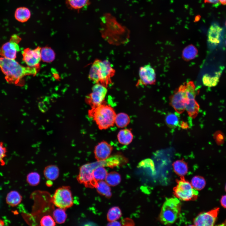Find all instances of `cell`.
Returning a JSON list of instances; mask_svg holds the SVG:
<instances>
[{"label": "cell", "mask_w": 226, "mask_h": 226, "mask_svg": "<svg viewBox=\"0 0 226 226\" xmlns=\"http://www.w3.org/2000/svg\"><path fill=\"white\" fill-rule=\"evenodd\" d=\"M205 3L211 4H217L219 2V0H204Z\"/></svg>", "instance_id": "cell-42"}, {"label": "cell", "mask_w": 226, "mask_h": 226, "mask_svg": "<svg viewBox=\"0 0 226 226\" xmlns=\"http://www.w3.org/2000/svg\"><path fill=\"white\" fill-rule=\"evenodd\" d=\"M191 184L193 187L197 190L202 189L206 185L204 178L200 176H195L192 179Z\"/></svg>", "instance_id": "cell-33"}, {"label": "cell", "mask_w": 226, "mask_h": 226, "mask_svg": "<svg viewBox=\"0 0 226 226\" xmlns=\"http://www.w3.org/2000/svg\"><path fill=\"white\" fill-rule=\"evenodd\" d=\"M124 221H123L122 223H123L124 224H125V225H128L129 224V225H132L131 224H132L133 225V224H134L133 221L131 220V219L127 218V219H125L123 220Z\"/></svg>", "instance_id": "cell-40"}, {"label": "cell", "mask_w": 226, "mask_h": 226, "mask_svg": "<svg viewBox=\"0 0 226 226\" xmlns=\"http://www.w3.org/2000/svg\"><path fill=\"white\" fill-rule=\"evenodd\" d=\"M107 174L106 170L103 166H99L94 170L93 176L94 179L98 182L105 179Z\"/></svg>", "instance_id": "cell-32"}, {"label": "cell", "mask_w": 226, "mask_h": 226, "mask_svg": "<svg viewBox=\"0 0 226 226\" xmlns=\"http://www.w3.org/2000/svg\"><path fill=\"white\" fill-rule=\"evenodd\" d=\"M225 191H226V186H225Z\"/></svg>", "instance_id": "cell-46"}, {"label": "cell", "mask_w": 226, "mask_h": 226, "mask_svg": "<svg viewBox=\"0 0 226 226\" xmlns=\"http://www.w3.org/2000/svg\"><path fill=\"white\" fill-rule=\"evenodd\" d=\"M115 72L108 60L96 59L90 67L88 78L95 83L107 88L112 83L111 78Z\"/></svg>", "instance_id": "cell-3"}, {"label": "cell", "mask_w": 226, "mask_h": 226, "mask_svg": "<svg viewBox=\"0 0 226 226\" xmlns=\"http://www.w3.org/2000/svg\"><path fill=\"white\" fill-rule=\"evenodd\" d=\"M138 167L143 168H149L153 173L155 171L153 162L150 159H145L141 161L138 164Z\"/></svg>", "instance_id": "cell-35"}, {"label": "cell", "mask_w": 226, "mask_h": 226, "mask_svg": "<svg viewBox=\"0 0 226 226\" xmlns=\"http://www.w3.org/2000/svg\"><path fill=\"white\" fill-rule=\"evenodd\" d=\"M117 137L118 141L120 143L127 145L132 142L133 136L131 130L124 129L121 130L118 132Z\"/></svg>", "instance_id": "cell-16"}, {"label": "cell", "mask_w": 226, "mask_h": 226, "mask_svg": "<svg viewBox=\"0 0 226 226\" xmlns=\"http://www.w3.org/2000/svg\"><path fill=\"white\" fill-rule=\"evenodd\" d=\"M219 2L222 5H226V0H219Z\"/></svg>", "instance_id": "cell-44"}, {"label": "cell", "mask_w": 226, "mask_h": 226, "mask_svg": "<svg viewBox=\"0 0 226 226\" xmlns=\"http://www.w3.org/2000/svg\"><path fill=\"white\" fill-rule=\"evenodd\" d=\"M31 15V13L30 9L24 7L17 8L14 13L15 19L21 23L27 22L30 18Z\"/></svg>", "instance_id": "cell-17"}, {"label": "cell", "mask_w": 226, "mask_h": 226, "mask_svg": "<svg viewBox=\"0 0 226 226\" xmlns=\"http://www.w3.org/2000/svg\"><path fill=\"white\" fill-rule=\"evenodd\" d=\"M65 209L58 208L53 213V217L56 222L58 224L64 223L67 218V215Z\"/></svg>", "instance_id": "cell-30"}, {"label": "cell", "mask_w": 226, "mask_h": 226, "mask_svg": "<svg viewBox=\"0 0 226 226\" xmlns=\"http://www.w3.org/2000/svg\"><path fill=\"white\" fill-rule=\"evenodd\" d=\"M40 55L41 60L47 63L52 62L55 58L54 51L48 46H45L41 48Z\"/></svg>", "instance_id": "cell-24"}, {"label": "cell", "mask_w": 226, "mask_h": 226, "mask_svg": "<svg viewBox=\"0 0 226 226\" xmlns=\"http://www.w3.org/2000/svg\"><path fill=\"white\" fill-rule=\"evenodd\" d=\"M52 201L58 208L66 209L73 205V198L70 188L62 186L57 189L53 195Z\"/></svg>", "instance_id": "cell-8"}, {"label": "cell", "mask_w": 226, "mask_h": 226, "mask_svg": "<svg viewBox=\"0 0 226 226\" xmlns=\"http://www.w3.org/2000/svg\"><path fill=\"white\" fill-rule=\"evenodd\" d=\"M105 166L113 168L125 163L127 160L123 156L120 155H115L110 156L105 160Z\"/></svg>", "instance_id": "cell-23"}, {"label": "cell", "mask_w": 226, "mask_h": 226, "mask_svg": "<svg viewBox=\"0 0 226 226\" xmlns=\"http://www.w3.org/2000/svg\"><path fill=\"white\" fill-rule=\"evenodd\" d=\"M104 102L88 111L89 116L94 121L99 128L105 130L113 126L116 114L110 106Z\"/></svg>", "instance_id": "cell-4"}, {"label": "cell", "mask_w": 226, "mask_h": 226, "mask_svg": "<svg viewBox=\"0 0 226 226\" xmlns=\"http://www.w3.org/2000/svg\"><path fill=\"white\" fill-rule=\"evenodd\" d=\"M97 191L100 194L104 196L107 198L110 197L111 196L110 188L109 185L103 180L99 181L95 187Z\"/></svg>", "instance_id": "cell-27"}, {"label": "cell", "mask_w": 226, "mask_h": 226, "mask_svg": "<svg viewBox=\"0 0 226 226\" xmlns=\"http://www.w3.org/2000/svg\"><path fill=\"white\" fill-rule=\"evenodd\" d=\"M5 225V223L4 221L0 219V226H4Z\"/></svg>", "instance_id": "cell-45"}, {"label": "cell", "mask_w": 226, "mask_h": 226, "mask_svg": "<svg viewBox=\"0 0 226 226\" xmlns=\"http://www.w3.org/2000/svg\"><path fill=\"white\" fill-rule=\"evenodd\" d=\"M221 75V72H218L214 76H211L206 74L202 78V82L204 85L212 87L215 86L219 82V78Z\"/></svg>", "instance_id": "cell-25"}, {"label": "cell", "mask_w": 226, "mask_h": 226, "mask_svg": "<svg viewBox=\"0 0 226 226\" xmlns=\"http://www.w3.org/2000/svg\"><path fill=\"white\" fill-rule=\"evenodd\" d=\"M44 174L48 180H54L58 177L59 170L58 168L55 165H50L46 166L44 170Z\"/></svg>", "instance_id": "cell-22"}, {"label": "cell", "mask_w": 226, "mask_h": 226, "mask_svg": "<svg viewBox=\"0 0 226 226\" xmlns=\"http://www.w3.org/2000/svg\"><path fill=\"white\" fill-rule=\"evenodd\" d=\"M7 150L3 142H0V162L4 163L3 159L6 156Z\"/></svg>", "instance_id": "cell-37"}, {"label": "cell", "mask_w": 226, "mask_h": 226, "mask_svg": "<svg viewBox=\"0 0 226 226\" xmlns=\"http://www.w3.org/2000/svg\"><path fill=\"white\" fill-rule=\"evenodd\" d=\"M139 79L136 85H152L156 82V75L153 68L149 65L141 67L139 71Z\"/></svg>", "instance_id": "cell-10"}, {"label": "cell", "mask_w": 226, "mask_h": 226, "mask_svg": "<svg viewBox=\"0 0 226 226\" xmlns=\"http://www.w3.org/2000/svg\"><path fill=\"white\" fill-rule=\"evenodd\" d=\"M129 116L124 113H120L116 115L115 123L119 128H123L126 127L130 122Z\"/></svg>", "instance_id": "cell-26"}, {"label": "cell", "mask_w": 226, "mask_h": 226, "mask_svg": "<svg viewBox=\"0 0 226 226\" xmlns=\"http://www.w3.org/2000/svg\"><path fill=\"white\" fill-rule=\"evenodd\" d=\"M178 114L176 113H169L166 116L165 123L169 127L174 128L177 126L179 123V117Z\"/></svg>", "instance_id": "cell-28"}, {"label": "cell", "mask_w": 226, "mask_h": 226, "mask_svg": "<svg viewBox=\"0 0 226 226\" xmlns=\"http://www.w3.org/2000/svg\"><path fill=\"white\" fill-rule=\"evenodd\" d=\"M219 210V208H216L209 211L199 214L193 220L194 225H214L217 218Z\"/></svg>", "instance_id": "cell-11"}, {"label": "cell", "mask_w": 226, "mask_h": 226, "mask_svg": "<svg viewBox=\"0 0 226 226\" xmlns=\"http://www.w3.org/2000/svg\"><path fill=\"white\" fill-rule=\"evenodd\" d=\"M181 203L177 198L167 199L161 207L159 219L165 225L174 223L178 218L180 211Z\"/></svg>", "instance_id": "cell-5"}, {"label": "cell", "mask_w": 226, "mask_h": 226, "mask_svg": "<svg viewBox=\"0 0 226 226\" xmlns=\"http://www.w3.org/2000/svg\"><path fill=\"white\" fill-rule=\"evenodd\" d=\"M107 92V88L100 83H95L91 92L86 96V101L91 108L98 106L104 102Z\"/></svg>", "instance_id": "cell-9"}, {"label": "cell", "mask_w": 226, "mask_h": 226, "mask_svg": "<svg viewBox=\"0 0 226 226\" xmlns=\"http://www.w3.org/2000/svg\"><path fill=\"white\" fill-rule=\"evenodd\" d=\"M40 224L42 226H54L56 224L54 218L49 215L43 216L40 220Z\"/></svg>", "instance_id": "cell-36"}, {"label": "cell", "mask_w": 226, "mask_h": 226, "mask_svg": "<svg viewBox=\"0 0 226 226\" xmlns=\"http://www.w3.org/2000/svg\"><path fill=\"white\" fill-rule=\"evenodd\" d=\"M198 54V50L193 45H189L185 47L182 52V56L183 60L188 61L194 59Z\"/></svg>", "instance_id": "cell-21"}, {"label": "cell", "mask_w": 226, "mask_h": 226, "mask_svg": "<svg viewBox=\"0 0 226 226\" xmlns=\"http://www.w3.org/2000/svg\"><path fill=\"white\" fill-rule=\"evenodd\" d=\"M18 44L10 40L5 43L0 48V55L6 58L15 60L19 50Z\"/></svg>", "instance_id": "cell-14"}, {"label": "cell", "mask_w": 226, "mask_h": 226, "mask_svg": "<svg viewBox=\"0 0 226 226\" xmlns=\"http://www.w3.org/2000/svg\"><path fill=\"white\" fill-rule=\"evenodd\" d=\"M176 186L173 189L174 194L176 198L184 201H194L197 198L198 191L184 176H180V179L176 180Z\"/></svg>", "instance_id": "cell-7"}, {"label": "cell", "mask_w": 226, "mask_h": 226, "mask_svg": "<svg viewBox=\"0 0 226 226\" xmlns=\"http://www.w3.org/2000/svg\"><path fill=\"white\" fill-rule=\"evenodd\" d=\"M22 197L19 193L16 191H12L8 192L6 197L7 203L12 207H15L21 202Z\"/></svg>", "instance_id": "cell-19"}, {"label": "cell", "mask_w": 226, "mask_h": 226, "mask_svg": "<svg viewBox=\"0 0 226 226\" xmlns=\"http://www.w3.org/2000/svg\"><path fill=\"white\" fill-rule=\"evenodd\" d=\"M40 176L35 172H31L28 174L26 177L27 183L31 186H36L40 183Z\"/></svg>", "instance_id": "cell-34"}, {"label": "cell", "mask_w": 226, "mask_h": 226, "mask_svg": "<svg viewBox=\"0 0 226 226\" xmlns=\"http://www.w3.org/2000/svg\"><path fill=\"white\" fill-rule=\"evenodd\" d=\"M105 180L106 182L109 186H115L120 182L121 177L118 173L114 171L107 174Z\"/></svg>", "instance_id": "cell-29"}, {"label": "cell", "mask_w": 226, "mask_h": 226, "mask_svg": "<svg viewBox=\"0 0 226 226\" xmlns=\"http://www.w3.org/2000/svg\"><path fill=\"white\" fill-rule=\"evenodd\" d=\"M173 167L175 172L180 176H184L188 172L187 163L183 159L175 161L173 164Z\"/></svg>", "instance_id": "cell-20"}, {"label": "cell", "mask_w": 226, "mask_h": 226, "mask_svg": "<svg viewBox=\"0 0 226 226\" xmlns=\"http://www.w3.org/2000/svg\"><path fill=\"white\" fill-rule=\"evenodd\" d=\"M40 67H24L14 59L0 57V68L5 75V79L10 83L18 84L26 75H35Z\"/></svg>", "instance_id": "cell-1"}, {"label": "cell", "mask_w": 226, "mask_h": 226, "mask_svg": "<svg viewBox=\"0 0 226 226\" xmlns=\"http://www.w3.org/2000/svg\"><path fill=\"white\" fill-rule=\"evenodd\" d=\"M46 185L48 186H51L52 185V182L51 180H48V181L46 182Z\"/></svg>", "instance_id": "cell-43"}, {"label": "cell", "mask_w": 226, "mask_h": 226, "mask_svg": "<svg viewBox=\"0 0 226 226\" xmlns=\"http://www.w3.org/2000/svg\"><path fill=\"white\" fill-rule=\"evenodd\" d=\"M101 166H105V160L97 161L82 165L80 168L79 174L77 177L78 181L86 187L95 188L98 182L94 178L93 172L96 168Z\"/></svg>", "instance_id": "cell-6"}, {"label": "cell", "mask_w": 226, "mask_h": 226, "mask_svg": "<svg viewBox=\"0 0 226 226\" xmlns=\"http://www.w3.org/2000/svg\"></svg>", "instance_id": "cell-48"}, {"label": "cell", "mask_w": 226, "mask_h": 226, "mask_svg": "<svg viewBox=\"0 0 226 226\" xmlns=\"http://www.w3.org/2000/svg\"><path fill=\"white\" fill-rule=\"evenodd\" d=\"M121 225L120 222L116 220L110 222L107 225L108 226H120Z\"/></svg>", "instance_id": "cell-41"}, {"label": "cell", "mask_w": 226, "mask_h": 226, "mask_svg": "<svg viewBox=\"0 0 226 226\" xmlns=\"http://www.w3.org/2000/svg\"><path fill=\"white\" fill-rule=\"evenodd\" d=\"M220 202L221 205L226 208V195L222 196Z\"/></svg>", "instance_id": "cell-39"}, {"label": "cell", "mask_w": 226, "mask_h": 226, "mask_svg": "<svg viewBox=\"0 0 226 226\" xmlns=\"http://www.w3.org/2000/svg\"><path fill=\"white\" fill-rule=\"evenodd\" d=\"M199 91L192 81L181 84L174 92L170 97V103L176 112L181 114L185 110L186 105L196 100Z\"/></svg>", "instance_id": "cell-2"}, {"label": "cell", "mask_w": 226, "mask_h": 226, "mask_svg": "<svg viewBox=\"0 0 226 226\" xmlns=\"http://www.w3.org/2000/svg\"><path fill=\"white\" fill-rule=\"evenodd\" d=\"M222 31V28L217 24L214 23L211 25L208 33L209 42L214 45L219 43Z\"/></svg>", "instance_id": "cell-15"}, {"label": "cell", "mask_w": 226, "mask_h": 226, "mask_svg": "<svg viewBox=\"0 0 226 226\" xmlns=\"http://www.w3.org/2000/svg\"><path fill=\"white\" fill-rule=\"evenodd\" d=\"M225 26H226V22H225Z\"/></svg>", "instance_id": "cell-47"}, {"label": "cell", "mask_w": 226, "mask_h": 226, "mask_svg": "<svg viewBox=\"0 0 226 226\" xmlns=\"http://www.w3.org/2000/svg\"><path fill=\"white\" fill-rule=\"evenodd\" d=\"M21 40V38L17 35L15 34L11 36L10 40L19 43Z\"/></svg>", "instance_id": "cell-38"}, {"label": "cell", "mask_w": 226, "mask_h": 226, "mask_svg": "<svg viewBox=\"0 0 226 226\" xmlns=\"http://www.w3.org/2000/svg\"><path fill=\"white\" fill-rule=\"evenodd\" d=\"M65 3L68 8L79 11L88 6L90 0H65Z\"/></svg>", "instance_id": "cell-18"}, {"label": "cell", "mask_w": 226, "mask_h": 226, "mask_svg": "<svg viewBox=\"0 0 226 226\" xmlns=\"http://www.w3.org/2000/svg\"><path fill=\"white\" fill-rule=\"evenodd\" d=\"M122 213L120 208L118 207H113L109 210L107 214L108 220L112 222L119 218L121 216Z\"/></svg>", "instance_id": "cell-31"}, {"label": "cell", "mask_w": 226, "mask_h": 226, "mask_svg": "<svg viewBox=\"0 0 226 226\" xmlns=\"http://www.w3.org/2000/svg\"><path fill=\"white\" fill-rule=\"evenodd\" d=\"M111 145L105 141L98 143L94 148V153L97 161H104L109 158L113 150Z\"/></svg>", "instance_id": "cell-13"}, {"label": "cell", "mask_w": 226, "mask_h": 226, "mask_svg": "<svg viewBox=\"0 0 226 226\" xmlns=\"http://www.w3.org/2000/svg\"><path fill=\"white\" fill-rule=\"evenodd\" d=\"M39 46L34 49L27 48L22 52L23 60L28 67H40V62L41 60L40 50Z\"/></svg>", "instance_id": "cell-12"}]
</instances>
